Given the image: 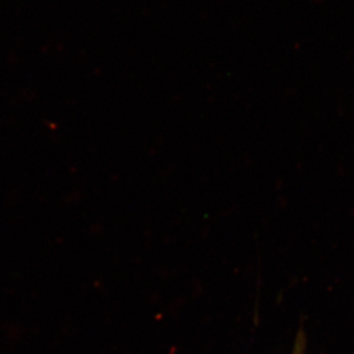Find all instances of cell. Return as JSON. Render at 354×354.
Returning <instances> with one entry per match:
<instances>
[{
	"label": "cell",
	"instance_id": "6da1fadb",
	"mask_svg": "<svg viewBox=\"0 0 354 354\" xmlns=\"http://www.w3.org/2000/svg\"><path fill=\"white\" fill-rule=\"evenodd\" d=\"M304 337H303V335L301 334V336H299V337L297 338V341H296L294 354H304Z\"/></svg>",
	"mask_w": 354,
	"mask_h": 354
}]
</instances>
